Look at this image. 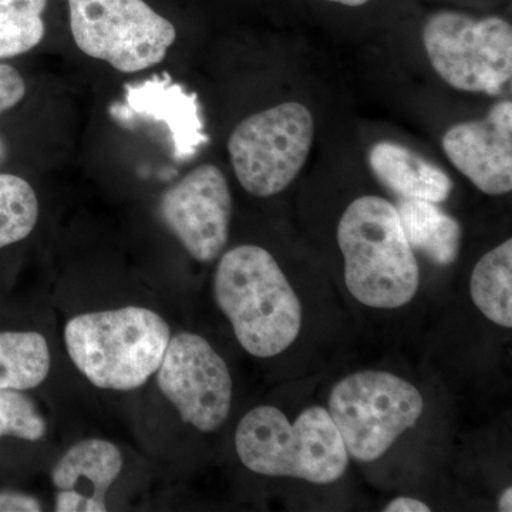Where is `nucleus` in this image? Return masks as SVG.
<instances>
[{
  "mask_svg": "<svg viewBox=\"0 0 512 512\" xmlns=\"http://www.w3.org/2000/svg\"><path fill=\"white\" fill-rule=\"evenodd\" d=\"M214 295L249 355L278 356L301 332V302L281 266L264 248L239 245L222 256L215 271Z\"/></svg>",
  "mask_w": 512,
  "mask_h": 512,
  "instance_id": "nucleus-1",
  "label": "nucleus"
},
{
  "mask_svg": "<svg viewBox=\"0 0 512 512\" xmlns=\"http://www.w3.org/2000/svg\"><path fill=\"white\" fill-rule=\"evenodd\" d=\"M171 339L163 316L143 306L74 316L64 328L73 365L94 386L138 389L156 375Z\"/></svg>",
  "mask_w": 512,
  "mask_h": 512,
  "instance_id": "nucleus-2",
  "label": "nucleus"
},
{
  "mask_svg": "<svg viewBox=\"0 0 512 512\" xmlns=\"http://www.w3.org/2000/svg\"><path fill=\"white\" fill-rule=\"evenodd\" d=\"M338 244L353 298L376 309L407 305L420 284L419 265L396 207L382 197L357 198L343 212Z\"/></svg>",
  "mask_w": 512,
  "mask_h": 512,
  "instance_id": "nucleus-3",
  "label": "nucleus"
},
{
  "mask_svg": "<svg viewBox=\"0 0 512 512\" xmlns=\"http://www.w3.org/2000/svg\"><path fill=\"white\" fill-rule=\"evenodd\" d=\"M235 448L242 464L261 476L330 484L349 467L345 443L320 406L306 409L295 423L274 406L255 407L239 421Z\"/></svg>",
  "mask_w": 512,
  "mask_h": 512,
  "instance_id": "nucleus-4",
  "label": "nucleus"
},
{
  "mask_svg": "<svg viewBox=\"0 0 512 512\" xmlns=\"http://www.w3.org/2000/svg\"><path fill=\"white\" fill-rule=\"evenodd\" d=\"M423 409V396L413 384L393 373L365 370L333 387L328 412L349 456L372 463L412 429Z\"/></svg>",
  "mask_w": 512,
  "mask_h": 512,
  "instance_id": "nucleus-5",
  "label": "nucleus"
},
{
  "mask_svg": "<svg viewBox=\"0 0 512 512\" xmlns=\"http://www.w3.org/2000/svg\"><path fill=\"white\" fill-rule=\"evenodd\" d=\"M423 45L433 69L453 89L498 96L511 83L512 28L507 20L443 10L427 19Z\"/></svg>",
  "mask_w": 512,
  "mask_h": 512,
  "instance_id": "nucleus-6",
  "label": "nucleus"
},
{
  "mask_svg": "<svg viewBox=\"0 0 512 512\" xmlns=\"http://www.w3.org/2000/svg\"><path fill=\"white\" fill-rule=\"evenodd\" d=\"M313 137L315 121L301 103L289 101L252 114L235 127L228 141L239 184L258 198L286 190L308 160Z\"/></svg>",
  "mask_w": 512,
  "mask_h": 512,
  "instance_id": "nucleus-7",
  "label": "nucleus"
},
{
  "mask_svg": "<svg viewBox=\"0 0 512 512\" xmlns=\"http://www.w3.org/2000/svg\"><path fill=\"white\" fill-rule=\"evenodd\" d=\"M74 43L93 59L121 73H137L163 62L177 39L170 20L144 0H69Z\"/></svg>",
  "mask_w": 512,
  "mask_h": 512,
  "instance_id": "nucleus-8",
  "label": "nucleus"
},
{
  "mask_svg": "<svg viewBox=\"0 0 512 512\" xmlns=\"http://www.w3.org/2000/svg\"><path fill=\"white\" fill-rule=\"evenodd\" d=\"M157 384L184 423L211 433L227 421L232 404V377L210 342L195 333L171 336Z\"/></svg>",
  "mask_w": 512,
  "mask_h": 512,
  "instance_id": "nucleus-9",
  "label": "nucleus"
},
{
  "mask_svg": "<svg viewBox=\"0 0 512 512\" xmlns=\"http://www.w3.org/2000/svg\"><path fill=\"white\" fill-rule=\"evenodd\" d=\"M158 211L165 227L197 261H214L227 245L232 195L217 165L202 164L168 188Z\"/></svg>",
  "mask_w": 512,
  "mask_h": 512,
  "instance_id": "nucleus-10",
  "label": "nucleus"
},
{
  "mask_svg": "<svg viewBox=\"0 0 512 512\" xmlns=\"http://www.w3.org/2000/svg\"><path fill=\"white\" fill-rule=\"evenodd\" d=\"M451 164L478 190L503 195L512 190V103L498 101L481 120L448 128L441 140Z\"/></svg>",
  "mask_w": 512,
  "mask_h": 512,
  "instance_id": "nucleus-11",
  "label": "nucleus"
},
{
  "mask_svg": "<svg viewBox=\"0 0 512 512\" xmlns=\"http://www.w3.org/2000/svg\"><path fill=\"white\" fill-rule=\"evenodd\" d=\"M123 470V454L107 440L87 439L70 447L52 470L57 512L107 511V493Z\"/></svg>",
  "mask_w": 512,
  "mask_h": 512,
  "instance_id": "nucleus-12",
  "label": "nucleus"
},
{
  "mask_svg": "<svg viewBox=\"0 0 512 512\" xmlns=\"http://www.w3.org/2000/svg\"><path fill=\"white\" fill-rule=\"evenodd\" d=\"M126 101L144 119L164 121L173 138L177 160L194 157L208 143L197 96L188 94L168 77H154L138 86L127 87Z\"/></svg>",
  "mask_w": 512,
  "mask_h": 512,
  "instance_id": "nucleus-13",
  "label": "nucleus"
},
{
  "mask_svg": "<svg viewBox=\"0 0 512 512\" xmlns=\"http://www.w3.org/2000/svg\"><path fill=\"white\" fill-rule=\"evenodd\" d=\"M369 165L377 180L400 198L440 204L453 192L446 171L393 141H379L370 148Z\"/></svg>",
  "mask_w": 512,
  "mask_h": 512,
  "instance_id": "nucleus-14",
  "label": "nucleus"
},
{
  "mask_svg": "<svg viewBox=\"0 0 512 512\" xmlns=\"http://www.w3.org/2000/svg\"><path fill=\"white\" fill-rule=\"evenodd\" d=\"M397 214L403 234L413 251L439 266L453 265L461 247V225L437 204L412 198H400Z\"/></svg>",
  "mask_w": 512,
  "mask_h": 512,
  "instance_id": "nucleus-15",
  "label": "nucleus"
},
{
  "mask_svg": "<svg viewBox=\"0 0 512 512\" xmlns=\"http://www.w3.org/2000/svg\"><path fill=\"white\" fill-rule=\"evenodd\" d=\"M474 305L485 318L512 328V241L491 249L474 266L470 279Z\"/></svg>",
  "mask_w": 512,
  "mask_h": 512,
  "instance_id": "nucleus-16",
  "label": "nucleus"
},
{
  "mask_svg": "<svg viewBox=\"0 0 512 512\" xmlns=\"http://www.w3.org/2000/svg\"><path fill=\"white\" fill-rule=\"evenodd\" d=\"M52 366L49 345L37 332H0V390L40 386Z\"/></svg>",
  "mask_w": 512,
  "mask_h": 512,
  "instance_id": "nucleus-17",
  "label": "nucleus"
},
{
  "mask_svg": "<svg viewBox=\"0 0 512 512\" xmlns=\"http://www.w3.org/2000/svg\"><path fill=\"white\" fill-rule=\"evenodd\" d=\"M39 220V200L28 181L0 174V248L28 238Z\"/></svg>",
  "mask_w": 512,
  "mask_h": 512,
  "instance_id": "nucleus-18",
  "label": "nucleus"
},
{
  "mask_svg": "<svg viewBox=\"0 0 512 512\" xmlns=\"http://www.w3.org/2000/svg\"><path fill=\"white\" fill-rule=\"evenodd\" d=\"M46 420L23 390H0V437L37 441L45 437Z\"/></svg>",
  "mask_w": 512,
  "mask_h": 512,
  "instance_id": "nucleus-19",
  "label": "nucleus"
},
{
  "mask_svg": "<svg viewBox=\"0 0 512 512\" xmlns=\"http://www.w3.org/2000/svg\"><path fill=\"white\" fill-rule=\"evenodd\" d=\"M42 16L0 5V59H9L35 49L45 37Z\"/></svg>",
  "mask_w": 512,
  "mask_h": 512,
  "instance_id": "nucleus-20",
  "label": "nucleus"
},
{
  "mask_svg": "<svg viewBox=\"0 0 512 512\" xmlns=\"http://www.w3.org/2000/svg\"><path fill=\"white\" fill-rule=\"evenodd\" d=\"M26 94V83L15 67L0 64V114L22 101Z\"/></svg>",
  "mask_w": 512,
  "mask_h": 512,
  "instance_id": "nucleus-21",
  "label": "nucleus"
},
{
  "mask_svg": "<svg viewBox=\"0 0 512 512\" xmlns=\"http://www.w3.org/2000/svg\"><path fill=\"white\" fill-rule=\"evenodd\" d=\"M42 511L37 498L22 493L0 494V512H36Z\"/></svg>",
  "mask_w": 512,
  "mask_h": 512,
  "instance_id": "nucleus-22",
  "label": "nucleus"
},
{
  "mask_svg": "<svg viewBox=\"0 0 512 512\" xmlns=\"http://www.w3.org/2000/svg\"><path fill=\"white\" fill-rule=\"evenodd\" d=\"M386 512H429L430 507L412 497H399L384 508Z\"/></svg>",
  "mask_w": 512,
  "mask_h": 512,
  "instance_id": "nucleus-23",
  "label": "nucleus"
},
{
  "mask_svg": "<svg viewBox=\"0 0 512 512\" xmlns=\"http://www.w3.org/2000/svg\"><path fill=\"white\" fill-rule=\"evenodd\" d=\"M0 5L12 6V8L42 16L47 6V0H0Z\"/></svg>",
  "mask_w": 512,
  "mask_h": 512,
  "instance_id": "nucleus-24",
  "label": "nucleus"
},
{
  "mask_svg": "<svg viewBox=\"0 0 512 512\" xmlns=\"http://www.w3.org/2000/svg\"><path fill=\"white\" fill-rule=\"evenodd\" d=\"M498 510L501 512H511L512 511V488L508 487L507 490L504 491L503 495L500 497V501H498Z\"/></svg>",
  "mask_w": 512,
  "mask_h": 512,
  "instance_id": "nucleus-25",
  "label": "nucleus"
},
{
  "mask_svg": "<svg viewBox=\"0 0 512 512\" xmlns=\"http://www.w3.org/2000/svg\"><path fill=\"white\" fill-rule=\"evenodd\" d=\"M329 2L340 3V5L345 6H362L369 2V0H329Z\"/></svg>",
  "mask_w": 512,
  "mask_h": 512,
  "instance_id": "nucleus-26",
  "label": "nucleus"
},
{
  "mask_svg": "<svg viewBox=\"0 0 512 512\" xmlns=\"http://www.w3.org/2000/svg\"><path fill=\"white\" fill-rule=\"evenodd\" d=\"M8 146H6L5 140L0 137V167L5 164L6 158H8Z\"/></svg>",
  "mask_w": 512,
  "mask_h": 512,
  "instance_id": "nucleus-27",
  "label": "nucleus"
}]
</instances>
